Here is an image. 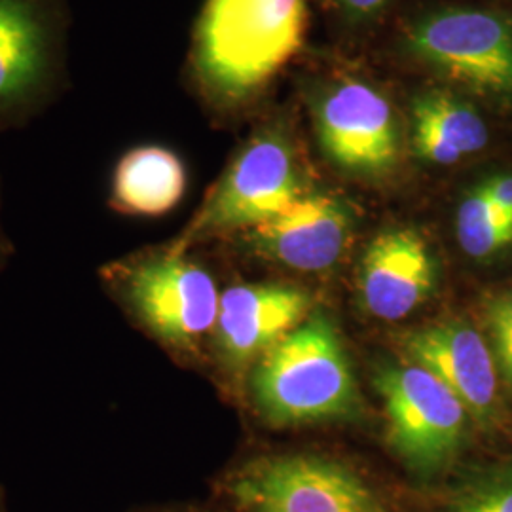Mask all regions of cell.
<instances>
[{
    "label": "cell",
    "mask_w": 512,
    "mask_h": 512,
    "mask_svg": "<svg viewBox=\"0 0 512 512\" xmlns=\"http://www.w3.org/2000/svg\"><path fill=\"white\" fill-rule=\"evenodd\" d=\"M217 495L228 512H399L357 467L311 452L243 459L220 475Z\"/></svg>",
    "instance_id": "obj_4"
},
{
    "label": "cell",
    "mask_w": 512,
    "mask_h": 512,
    "mask_svg": "<svg viewBox=\"0 0 512 512\" xmlns=\"http://www.w3.org/2000/svg\"><path fill=\"white\" fill-rule=\"evenodd\" d=\"M249 372L256 412L274 425L351 418L361 408L342 338L321 311L310 313Z\"/></svg>",
    "instance_id": "obj_3"
},
{
    "label": "cell",
    "mask_w": 512,
    "mask_h": 512,
    "mask_svg": "<svg viewBox=\"0 0 512 512\" xmlns=\"http://www.w3.org/2000/svg\"><path fill=\"white\" fill-rule=\"evenodd\" d=\"M456 239L461 253L476 264H492L512 251V220L497 211L480 183L459 202Z\"/></svg>",
    "instance_id": "obj_17"
},
{
    "label": "cell",
    "mask_w": 512,
    "mask_h": 512,
    "mask_svg": "<svg viewBox=\"0 0 512 512\" xmlns=\"http://www.w3.org/2000/svg\"><path fill=\"white\" fill-rule=\"evenodd\" d=\"M499 213L512 220V171H497L480 181Z\"/></svg>",
    "instance_id": "obj_19"
},
{
    "label": "cell",
    "mask_w": 512,
    "mask_h": 512,
    "mask_svg": "<svg viewBox=\"0 0 512 512\" xmlns=\"http://www.w3.org/2000/svg\"><path fill=\"white\" fill-rule=\"evenodd\" d=\"M103 294L137 330L183 361H200L219 317L217 279L192 251H135L97 268Z\"/></svg>",
    "instance_id": "obj_2"
},
{
    "label": "cell",
    "mask_w": 512,
    "mask_h": 512,
    "mask_svg": "<svg viewBox=\"0 0 512 512\" xmlns=\"http://www.w3.org/2000/svg\"><path fill=\"white\" fill-rule=\"evenodd\" d=\"M306 0H205L190 76L207 107H245L302 46Z\"/></svg>",
    "instance_id": "obj_1"
},
{
    "label": "cell",
    "mask_w": 512,
    "mask_h": 512,
    "mask_svg": "<svg viewBox=\"0 0 512 512\" xmlns=\"http://www.w3.org/2000/svg\"><path fill=\"white\" fill-rule=\"evenodd\" d=\"M188 171L183 158L162 145H137L110 171L107 207L131 219H158L183 202Z\"/></svg>",
    "instance_id": "obj_14"
},
{
    "label": "cell",
    "mask_w": 512,
    "mask_h": 512,
    "mask_svg": "<svg viewBox=\"0 0 512 512\" xmlns=\"http://www.w3.org/2000/svg\"><path fill=\"white\" fill-rule=\"evenodd\" d=\"M412 148L421 162L456 165L478 156L490 145L492 133L484 116L444 90L423 92L412 101Z\"/></svg>",
    "instance_id": "obj_15"
},
{
    "label": "cell",
    "mask_w": 512,
    "mask_h": 512,
    "mask_svg": "<svg viewBox=\"0 0 512 512\" xmlns=\"http://www.w3.org/2000/svg\"><path fill=\"white\" fill-rule=\"evenodd\" d=\"M403 351L408 363L425 368L465 404L480 433L494 435L507 427L511 406L492 349L476 323L454 317L410 330Z\"/></svg>",
    "instance_id": "obj_9"
},
{
    "label": "cell",
    "mask_w": 512,
    "mask_h": 512,
    "mask_svg": "<svg viewBox=\"0 0 512 512\" xmlns=\"http://www.w3.org/2000/svg\"><path fill=\"white\" fill-rule=\"evenodd\" d=\"M476 325L492 349L497 374L509 406L512 404V285L482 296Z\"/></svg>",
    "instance_id": "obj_18"
},
{
    "label": "cell",
    "mask_w": 512,
    "mask_h": 512,
    "mask_svg": "<svg viewBox=\"0 0 512 512\" xmlns=\"http://www.w3.org/2000/svg\"><path fill=\"white\" fill-rule=\"evenodd\" d=\"M429 512H512V454L461 465L437 488Z\"/></svg>",
    "instance_id": "obj_16"
},
{
    "label": "cell",
    "mask_w": 512,
    "mask_h": 512,
    "mask_svg": "<svg viewBox=\"0 0 512 512\" xmlns=\"http://www.w3.org/2000/svg\"><path fill=\"white\" fill-rule=\"evenodd\" d=\"M310 313V294L293 285H232L220 294L219 317L207 355L228 384L234 385Z\"/></svg>",
    "instance_id": "obj_11"
},
{
    "label": "cell",
    "mask_w": 512,
    "mask_h": 512,
    "mask_svg": "<svg viewBox=\"0 0 512 512\" xmlns=\"http://www.w3.org/2000/svg\"><path fill=\"white\" fill-rule=\"evenodd\" d=\"M313 124L325 156L346 173L378 179L399 164L397 116L384 93L363 80H342L319 93Z\"/></svg>",
    "instance_id": "obj_10"
},
{
    "label": "cell",
    "mask_w": 512,
    "mask_h": 512,
    "mask_svg": "<svg viewBox=\"0 0 512 512\" xmlns=\"http://www.w3.org/2000/svg\"><path fill=\"white\" fill-rule=\"evenodd\" d=\"M391 0H336L340 10L351 19H365L384 10Z\"/></svg>",
    "instance_id": "obj_21"
},
{
    "label": "cell",
    "mask_w": 512,
    "mask_h": 512,
    "mask_svg": "<svg viewBox=\"0 0 512 512\" xmlns=\"http://www.w3.org/2000/svg\"><path fill=\"white\" fill-rule=\"evenodd\" d=\"M439 287V264L412 228H391L366 247L359 268V296L370 315L399 321L427 302Z\"/></svg>",
    "instance_id": "obj_13"
},
{
    "label": "cell",
    "mask_w": 512,
    "mask_h": 512,
    "mask_svg": "<svg viewBox=\"0 0 512 512\" xmlns=\"http://www.w3.org/2000/svg\"><path fill=\"white\" fill-rule=\"evenodd\" d=\"M372 384L384 401L387 446L406 473L437 486L458 471L473 433H480L465 404L412 363L378 366Z\"/></svg>",
    "instance_id": "obj_6"
},
{
    "label": "cell",
    "mask_w": 512,
    "mask_h": 512,
    "mask_svg": "<svg viewBox=\"0 0 512 512\" xmlns=\"http://www.w3.org/2000/svg\"><path fill=\"white\" fill-rule=\"evenodd\" d=\"M71 0H0V133L31 126L71 88Z\"/></svg>",
    "instance_id": "obj_5"
},
{
    "label": "cell",
    "mask_w": 512,
    "mask_h": 512,
    "mask_svg": "<svg viewBox=\"0 0 512 512\" xmlns=\"http://www.w3.org/2000/svg\"><path fill=\"white\" fill-rule=\"evenodd\" d=\"M16 255H18V247L8 230L6 213H4V181L0 175V275L14 264Z\"/></svg>",
    "instance_id": "obj_20"
},
{
    "label": "cell",
    "mask_w": 512,
    "mask_h": 512,
    "mask_svg": "<svg viewBox=\"0 0 512 512\" xmlns=\"http://www.w3.org/2000/svg\"><path fill=\"white\" fill-rule=\"evenodd\" d=\"M351 213L336 196L302 194L285 211L239 234L243 243L270 262L300 272L332 268L348 247Z\"/></svg>",
    "instance_id": "obj_12"
},
{
    "label": "cell",
    "mask_w": 512,
    "mask_h": 512,
    "mask_svg": "<svg viewBox=\"0 0 512 512\" xmlns=\"http://www.w3.org/2000/svg\"><path fill=\"white\" fill-rule=\"evenodd\" d=\"M300 196L291 145L272 131L256 133L236 152L183 232L167 245L192 251L213 239L239 236L274 219Z\"/></svg>",
    "instance_id": "obj_7"
},
{
    "label": "cell",
    "mask_w": 512,
    "mask_h": 512,
    "mask_svg": "<svg viewBox=\"0 0 512 512\" xmlns=\"http://www.w3.org/2000/svg\"><path fill=\"white\" fill-rule=\"evenodd\" d=\"M406 48L461 86L512 101V21L490 10L444 8L406 29Z\"/></svg>",
    "instance_id": "obj_8"
},
{
    "label": "cell",
    "mask_w": 512,
    "mask_h": 512,
    "mask_svg": "<svg viewBox=\"0 0 512 512\" xmlns=\"http://www.w3.org/2000/svg\"><path fill=\"white\" fill-rule=\"evenodd\" d=\"M0 512H8V501H6V492L0 486Z\"/></svg>",
    "instance_id": "obj_23"
},
{
    "label": "cell",
    "mask_w": 512,
    "mask_h": 512,
    "mask_svg": "<svg viewBox=\"0 0 512 512\" xmlns=\"http://www.w3.org/2000/svg\"><path fill=\"white\" fill-rule=\"evenodd\" d=\"M133 512H207L196 507H160V509H143V511Z\"/></svg>",
    "instance_id": "obj_22"
}]
</instances>
